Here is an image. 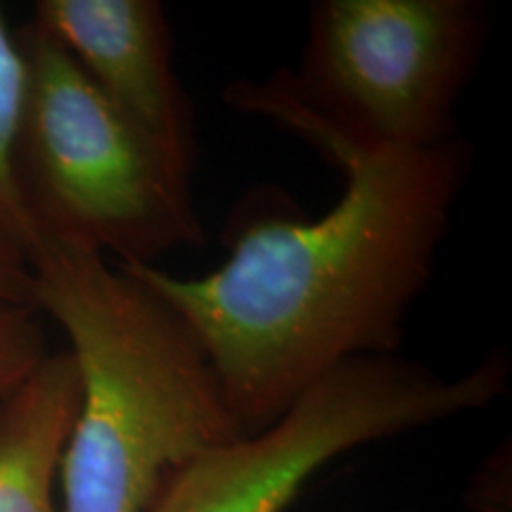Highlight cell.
<instances>
[{
    "mask_svg": "<svg viewBox=\"0 0 512 512\" xmlns=\"http://www.w3.org/2000/svg\"><path fill=\"white\" fill-rule=\"evenodd\" d=\"M17 41L24 100L15 169L38 242L136 264L202 245L190 181L147 145L48 31L29 22Z\"/></svg>",
    "mask_w": 512,
    "mask_h": 512,
    "instance_id": "cell-3",
    "label": "cell"
},
{
    "mask_svg": "<svg viewBox=\"0 0 512 512\" xmlns=\"http://www.w3.org/2000/svg\"><path fill=\"white\" fill-rule=\"evenodd\" d=\"M178 176L192 181L200 145L157 0H38L34 19Z\"/></svg>",
    "mask_w": 512,
    "mask_h": 512,
    "instance_id": "cell-6",
    "label": "cell"
},
{
    "mask_svg": "<svg viewBox=\"0 0 512 512\" xmlns=\"http://www.w3.org/2000/svg\"><path fill=\"white\" fill-rule=\"evenodd\" d=\"M29 271L31 304L67 335L79 375L60 512H150L174 472L247 437L202 342L143 280L53 240Z\"/></svg>",
    "mask_w": 512,
    "mask_h": 512,
    "instance_id": "cell-2",
    "label": "cell"
},
{
    "mask_svg": "<svg viewBox=\"0 0 512 512\" xmlns=\"http://www.w3.org/2000/svg\"><path fill=\"white\" fill-rule=\"evenodd\" d=\"M491 22L482 0H318L297 72L252 86L351 143L430 150L460 138Z\"/></svg>",
    "mask_w": 512,
    "mask_h": 512,
    "instance_id": "cell-4",
    "label": "cell"
},
{
    "mask_svg": "<svg viewBox=\"0 0 512 512\" xmlns=\"http://www.w3.org/2000/svg\"><path fill=\"white\" fill-rule=\"evenodd\" d=\"M472 510L475 512H510V448H498V451L486 460L479 470L475 482H472L470 494H467Z\"/></svg>",
    "mask_w": 512,
    "mask_h": 512,
    "instance_id": "cell-10",
    "label": "cell"
},
{
    "mask_svg": "<svg viewBox=\"0 0 512 512\" xmlns=\"http://www.w3.org/2000/svg\"><path fill=\"white\" fill-rule=\"evenodd\" d=\"M48 354L41 313L27 304H0V399L15 392Z\"/></svg>",
    "mask_w": 512,
    "mask_h": 512,
    "instance_id": "cell-9",
    "label": "cell"
},
{
    "mask_svg": "<svg viewBox=\"0 0 512 512\" xmlns=\"http://www.w3.org/2000/svg\"><path fill=\"white\" fill-rule=\"evenodd\" d=\"M79 408V375L67 349L0 399V512H60L57 475Z\"/></svg>",
    "mask_w": 512,
    "mask_h": 512,
    "instance_id": "cell-7",
    "label": "cell"
},
{
    "mask_svg": "<svg viewBox=\"0 0 512 512\" xmlns=\"http://www.w3.org/2000/svg\"><path fill=\"white\" fill-rule=\"evenodd\" d=\"M24 100V57L17 31L0 12V233L8 235L24 256L34 254L38 233L31 221L15 169V145Z\"/></svg>",
    "mask_w": 512,
    "mask_h": 512,
    "instance_id": "cell-8",
    "label": "cell"
},
{
    "mask_svg": "<svg viewBox=\"0 0 512 512\" xmlns=\"http://www.w3.org/2000/svg\"><path fill=\"white\" fill-rule=\"evenodd\" d=\"M0 304L34 306L27 256L3 233H0Z\"/></svg>",
    "mask_w": 512,
    "mask_h": 512,
    "instance_id": "cell-11",
    "label": "cell"
},
{
    "mask_svg": "<svg viewBox=\"0 0 512 512\" xmlns=\"http://www.w3.org/2000/svg\"><path fill=\"white\" fill-rule=\"evenodd\" d=\"M223 100L316 147L342 174V197L316 219L249 202L230 223L228 259L195 278L159 264H117L181 313L242 432L254 434L332 368L396 354L475 150L463 136L430 150L351 143L252 81L230 83Z\"/></svg>",
    "mask_w": 512,
    "mask_h": 512,
    "instance_id": "cell-1",
    "label": "cell"
},
{
    "mask_svg": "<svg viewBox=\"0 0 512 512\" xmlns=\"http://www.w3.org/2000/svg\"><path fill=\"white\" fill-rule=\"evenodd\" d=\"M508 387L503 351L456 377L396 354L354 358L313 382L266 430L174 472L150 512H283L342 453L486 411Z\"/></svg>",
    "mask_w": 512,
    "mask_h": 512,
    "instance_id": "cell-5",
    "label": "cell"
}]
</instances>
